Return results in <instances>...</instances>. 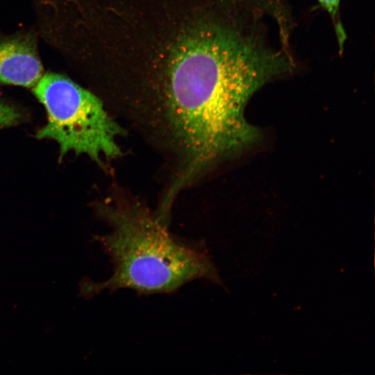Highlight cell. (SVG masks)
<instances>
[{
    "label": "cell",
    "instance_id": "cell-1",
    "mask_svg": "<svg viewBox=\"0 0 375 375\" xmlns=\"http://www.w3.org/2000/svg\"><path fill=\"white\" fill-rule=\"evenodd\" d=\"M166 86V116L183 156L172 185L178 192L209 167L256 142L246 120L252 95L290 72L286 49L254 31L212 25L185 35L174 47Z\"/></svg>",
    "mask_w": 375,
    "mask_h": 375
},
{
    "label": "cell",
    "instance_id": "cell-6",
    "mask_svg": "<svg viewBox=\"0 0 375 375\" xmlns=\"http://www.w3.org/2000/svg\"><path fill=\"white\" fill-rule=\"evenodd\" d=\"M324 10L327 11L335 27L340 46L342 47L346 35L340 23L339 9L340 0H317Z\"/></svg>",
    "mask_w": 375,
    "mask_h": 375
},
{
    "label": "cell",
    "instance_id": "cell-2",
    "mask_svg": "<svg viewBox=\"0 0 375 375\" xmlns=\"http://www.w3.org/2000/svg\"><path fill=\"white\" fill-rule=\"evenodd\" d=\"M99 214L111 228L97 239L111 260L113 272L105 281H92L94 296L121 288L169 293L197 279L220 281L203 252L176 241L167 224L142 206H101Z\"/></svg>",
    "mask_w": 375,
    "mask_h": 375
},
{
    "label": "cell",
    "instance_id": "cell-5",
    "mask_svg": "<svg viewBox=\"0 0 375 375\" xmlns=\"http://www.w3.org/2000/svg\"><path fill=\"white\" fill-rule=\"evenodd\" d=\"M232 3L242 6L248 14L275 15L280 10L282 0H230Z\"/></svg>",
    "mask_w": 375,
    "mask_h": 375
},
{
    "label": "cell",
    "instance_id": "cell-7",
    "mask_svg": "<svg viewBox=\"0 0 375 375\" xmlns=\"http://www.w3.org/2000/svg\"><path fill=\"white\" fill-rule=\"evenodd\" d=\"M22 119V115L17 108L0 101V128L17 124Z\"/></svg>",
    "mask_w": 375,
    "mask_h": 375
},
{
    "label": "cell",
    "instance_id": "cell-3",
    "mask_svg": "<svg viewBox=\"0 0 375 375\" xmlns=\"http://www.w3.org/2000/svg\"><path fill=\"white\" fill-rule=\"evenodd\" d=\"M33 91L47 114L36 136L57 142L60 158L74 151L101 164L121 154L117 140L124 131L92 93L53 72L43 74Z\"/></svg>",
    "mask_w": 375,
    "mask_h": 375
},
{
    "label": "cell",
    "instance_id": "cell-4",
    "mask_svg": "<svg viewBox=\"0 0 375 375\" xmlns=\"http://www.w3.org/2000/svg\"><path fill=\"white\" fill-rule=\"evenodd\" d=\"M43 75L35 42L29 36L0 41V83L34 87Z\"/></svg>",
    "mask_w": 375,
    "mask_h": 375
}]
</instances>
